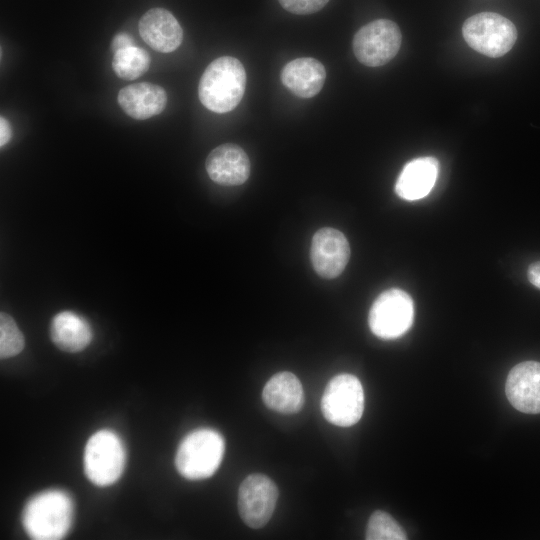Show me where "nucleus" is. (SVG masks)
Wrapping results in <instances>:
<instances>
[{"mask_svg": "<svg viewBox=\"0 0 540 540\" xmlns=\"http://www.w3.org/2000/svg\"><path fill=\"white\" fill-rule=\"evenodd\" d=\"M12 137V129L9 121L3 116L0 117V146H5Z\"/></svg>", "mask_w": 540, "mask_h": 540, "instance_id": "24", "label": "nucleus"}, {"mask_svg": "<svg viewBox=\"0 0 540 540\" xmlns=\"http://www.w3.org/2000/svg\"><path fill=\"white\" fill-rule=\"evenodd\" d=\"M131 46H135V42L133 38L125 32H120L116 34L111 42V50L113 51V53Z\"/></svg>", "mask_w": 540, "mask_h": 540, "instance_id": "23", "label": "nucleus"}, {"mask_svg": "<svg viewBox=\"0 0 540 540\" xmlns=\"http://www.w3.org/2000/svg\"><path fill=\"white\" fill-rule=\"evenodd\" d=\"M281 6L290 13L307 15L321 10L329 0H278Z\"/></svg>", "mask_w": 540, "mask_h": 540, "instance_id": "22", "label": "nucleus"}, {"mask_svg": "<svg viewBox=\"0 0 540 540\" xmlns=\"http://www.w3.org/2000/svg\"><path fill=\"white\" fill-rule=\"evenodd\" d=\"M139 33L152 49L169 53L176 50L183 39L182 28L171 12L152 8L139 20Z\"/></svg>", "mask_w": 540, "mask_h": 540, "instance_id": "13", "label": "nucleus"}, {"mask_svg": "<svg viewBox=\"0 0 540 540\" xmlns=\"http://www.w3.org/2000/svg\"><path fill=\"white\" fill-rule=\"evenodd\" d=\"M74 502L65 491L50 489L33 496L22 512V525L34 540H59L70 530Z\"/></svg>", "mask_w": 540, "mask_h": 540, "instance_id": "1", "label": "nucleus"}, {"mask_svg": "<svg viewBox=\"0 0 540 540\" xmlns=\"http://www.w3.org/2000/svg\"><path fill=\"white\" fill-rule=\"evenodd\" d=\"M150 62L145 49L131 46L114 52L112 68L119 78L134 80L148 71Z\"/></svg>", "mask_w": 540, "mask_h": 540, "instance_id": "19", "label": "nucleus"}, {"mask_svg": "<svg viewBox=\"0 0 540 540\" xmlns=\"http://www.w3.org/2000/svg\"><path fill=\"white\" fill-rule=\"evenodd\" d=\"M225 451L221 433L212 428H199L180 442L175 466L178 473L189 480L211 477L219 468Z\"/></svg>", "mask_w": 540, "mask_h": 540, "instance_id": "3", "label": "nucleus"}, {"mask_svg": "<svg viewBox=\"0 0 540 540\" xmlns=\"http://www.w3.org/2000/svg\"><path fill=\"white\" fill-rule=\"evenodd\" d=\"M25 346V339L15 320L7 313H0V357L18 355Z\"/></svg>", "mask_w": 540, "mask_h": 540, "instance_id": "21", "label": "nucleus"}, {"mask_svg": "<svg viewBox=\"0 0 540 540\" xmlns=\"http://www.w3.org/2000/svg\"><path fill=\"white\" fill-rule=\"evenodd\" d=\"M398 25L388 19L374 20L361 27L353 38V52L357 60L368 66L385 65L398 53L401 46Z\"/></svg>", "mask_w": 540, "mask_h": 540, "instance_id": "8", "label": "nucleus"}, {"mask_svg": "<svg viewBox=\"0 0 540 540\" xmlns=\"http://www.w3.org/2000/svg\"><path fill=\"white\" fill-rule=\"evenodd\" d=\"M246 88L242 63L231 56L213 60L204 70L198 85L201 103L216 113H226L240 103Z\"/></svg>", "mask_w": 540, "mask_h": 540, "instance_id": "2", "label": "nucleus"}, {"mask_svg": "<svg viewBox=\"0 0 540 540\" xmlns=\"http://www.w3.org/2000/svg\"><path fill=\"white\" fill-rule=\"evenodd\" d=\"M278 499L275 483L266 475L247 476L238 490V509L244 523L261 528L270 520Z\"/></svg>", "mask_w": 540, "mask_h": 540, "instance_id": "9", "label": "nucleus"}, {"mask_svg": "<svg viewBox=\"0 0 540 540\" xmlns=\"http://www.w3.org/2000/svg\"><path fill=\"white\" fill-rule=\"evenodd\" d=\"M527 275L529 281L540 289V261L534 262L529 266Z\"/></svg>", "mask_w": 540, "mask_h": 540, "instance_id": "25", "label": "nucleus"}, {"mask_svg": "<svg viewBox=\"0 0 540 540\" xmlns=\"http://www.w3.org/2000/svg\"><path fill=\"white\" fill-rule=\"evenodd\" d=\"M413 321V300L408 293L397 288L382 292L373 302L368 316L372 333L385 340L404 335Z\"/></svg>", "mask_w": 540, "mask_h": 540, "instance_id": "6", "label": "nucleus"}, {"mask_svg": "<svg viewBox=\"0 0 540 540\" xmlns=\"http://www.w3.org/2000/svg\"><path fill=\"white\" fill-rule=\"evenodd\" d=\"M439 174V161L432 156L418 157L405 164L396 184V194L407 201L426 197Z\"/></svg>", "mask_w": 540, "mask_h": 540, "instance_id": "14", "label": "nucleus"}, {"mask_svg": "<svg viewBox=\"0 0 540 540\" xmlns=\"http://www.w3.org/2000/svg\"><path fill=\"white\" fill-rule=\"evenodd\" d=\"M205 167L210 179L222 186L243 184L251 170L246 152L233 143L214 148L206 158Z\"/></svg>", "mask_w": 540, "mask_h": 540, "instance_id": "12", "label": "nucleus"}, {"mask_svg": "<svg viewBox=\"0 0 540 540\" xmlns=\"http://www.w3.org/2000/svg\"><path fill=\"white\" fill-rule=\"evenodd\" d=\"M117 102L131 118L145 120L160 114L166 107L167 94L159 85L142 82L123 87Z\"/></svg>", "mask_w": 540, "mask_h": 540, "instance_id": "15", "label": "nucleus"}, {"mask_svg": "<svg viewBox=\"0 0 540 540\" xmlns=\"http://www.w3.org/2000/svg\"><path fill=\"white\" fill-rule=\"evenodd\" d=\"M364 410V391L359 379L351 374H339L327 384L321 399L324 418L337 426L356 424Z\"/></svg>", "mask_w": 540, "mask_h": 540, "instance_id": "7", "label": "nucleus"}, {"mask_svg": "<svg viewBox=\"0 0 540 540\" xmlns=\"http://www.w3.org/2000/svg\"><path fill=\"white\" fill-rule=\"evenodd\" d=\"M326 71L321 62L314 58H297L287 63L281 71V81L293 94L311 98L322 89Z\"/></svg>", "mask_w": 540, "mask_h": 540, "instance_id": "16", "label": "nucleus"}, {"mask_svg": "<svg viewBox=\"0 0 540 540\" xmlns=\"http://www.w3.org/2000/svg\"><path fill=\"white\" fill-rule=\"evenodd\" d=\"M50 338L60 350L76 353L90 344L93 333L86 319L72 311H62L51 320Z\"/></svg>", "mask_w": 540, "mask_h": 540, "instance_id": "17", "label": "nucleus"}, {"mask_svg": "<svg viewBox=\"0 0 540 540\" xmlns=\"http://www.w3.org/2000/svg\"><path fill=\"white\" fill-rule=\"evenodd\" d=\"M462 33L472 49L492 58L505 55L517 39L515 25L494 12H482L469 17L463 24Z\"/></svg>", "mask_w": 540, "mask_h": 540, "instance_id": "5", "label": "nucleus"}, {"mask_svg": "<svg viewBox=\"0 0 540 540\" xmlns=\"http://www.w3.org/2000/svg\"><path fill=\"white\" fill-rule=\"evenodd\" d=\"M367 540H405L402 527L388 513L377 510L369 518L366 529Z\"/></svg>", "mask_w": 540, "mask_h": 540, "instance_id": "20", "label": "nucleus"}, {"mask_svg": "<svg viewBox=\"0 0 540 540\" xmlns=\"http://www.w3.org/2000/svg\"><path fill=\"white\" fill-rule=\"evenodd\" d=\"M84 472L96 486L114 484L121 477L126 464V449L117 433L109 429L95 432L84 450Z\"/></svg>", "mask_w": 540, "mask_h": 540, "instance_id": "4", "label": "nucleus"}, {"mask_svg": "<svg viewBox=\"0 0 540 540\" xmlns=\"http://www.w3.org/2000/svg\"><path fill=\"white\" fill-rule=\"evenodd\" d=\"M310 258L314 270L323 278H335L345 269L350 247L345 235L337 229H319L313 236Z\"/></svg>", "mask_w": 540, "mask_h": 540, "instance_id": "10", "label": "nucleus"}, {"mask_svg": "<svg viewBox=\"0 0 540 540\" xmlns=\"http://www.w3.org/2000/svg\"><path fill=\"white\" fill-rule=\"evenodd\" d=\"M506 396L517 410L527 414L540 413V362L524 361L509 372Z\"/></svg>", "mask_w": 540, "mask_h": 540, "instance_id": "11", "label": "nucleus"}, {"mask_svg": "<svg viewBox=\"0 0 540 540\" xmlns=\"http://www.w3.org/2000/svg\"><path fill=\"white\" fill-rule=\"evenodd\" d=\"M264 404L271 410L293 414L304 403V393L299 379L291 372L283 371L273 375L262 392Z\"/></svg>", "mask_w": 540, "mask_h": 540, "instance_id": "18", "label": "nucleus"}]
</instances>
